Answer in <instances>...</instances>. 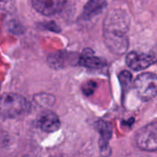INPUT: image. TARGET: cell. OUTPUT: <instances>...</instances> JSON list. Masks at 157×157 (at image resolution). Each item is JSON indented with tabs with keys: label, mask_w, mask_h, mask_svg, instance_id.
<instances>
[{
	"label": "cell",
	"mask_w": 157,
	"mask_h": 157,
	"mask_svg": "<svg viewBox=\"0 0 157 157\" xmlns=\"http://www.w3.org/2000/svg\"><path fill=\"white\" fill-rule=\"evenodd\" d=\"M134 87L137 95L143 101L152 100L156 96V75L147 72L138 75L134 82Z\"/></svg>",
	"instance_id": "obj_3"
},
{
	"label": "cell",
	"mask_w": 157,
	"mask_h": 157,
	"mask_svg": "<svg viewBox=\"0 0 157 157\" xmlns=\"http://www.w3.org/2000/svg\"><path fill=\"white\" fill-rule=\"evenodd\" d=\"M32 6L35 10L44 16L54 15L65 5L66 0H32Z\"/></svg>",
	"instance_id": "obj_6"
},
{
	"label": "cell",
	"mask_w": 157,
	"mask_h": 157,
	"mask_svg": "<svg viewBox=\"0 0 157 157\" xmlns=\"http://www.w3.org/2000/svg\"><path fill=\"white\" fill-rule=\"evenodd\" d=\"M106 6L104 0H89L84 7V17L89 18L100 13Z\"/></svg>",
	"instance_id": "obj_9"
},
{
	"label": "cell",
	"mask_w": 157,
	"mask_h": 157,
	"mask_svg": "<svg viewBox=\"0 0 157 157\" xmlns=\"http://www.w3.org/2000/svg\"><path fill=\"white\" fill-rule=\"evenodd\" d=\"M97 128L98 132L100 133V147L101 149H105L108 147V142L111 138V126L109 123L100 121L97 123Z\"/></svg>",
	"instance_id": "obj_10"
},
{
	"label": "cell",
	"mask_w": 157,
	"mask_h": 157,
	"mask_svg": "<svg viewBox=\"0 0 157 157\" xmlns=\"http://www.w3.org/2000/svg\"><path fill=\"white\" fill-rule=\"evenodd\" d=\"M96 87H97L96 82H94V81H89V82L86 83V84L83 86V92L85 93V95L89 96V95H91V94L94 92V90L96 89Z\"/></svg>",
	"instance_id": "obj_11"
},
{
	"label": "cell",
	"mask_w": 157,
	"mask_h": 157,
	"mask_svg": "<svg viewBox=\"0 0 157 157\" xmlns=\"http://www.w3.org/2000/svg\"><path fill=\"white\" fill-rule=\"evenodd\" d=\"M129 27L130 18L124 11L113 10L108 14L104 21V37L111 52L121 54L127 51Z\"/></svg>",
	"instance_id": "obj_1"
},
{
	"label": "cell",
	"mask_w": 157,
	"mask_h": 157,
	"mask_svg": "<svg viewBox=\"0 0 157 157\" xmlns=\"http://www.w3.org/2000/svg\"><path fill=\"white\" fill-rule=\"evenodd\" d=\"M29 109L27 99L16 93H6L0 97V116L5 119L18 118Z\"/></svg>",
	"instance_id": "obj_2"
},
{
	"label": "cell",
	"mask_w": 157,
	"mask_h": 157,
	"mask_svg": "<svg viewBox=\"0 0 157 157\" xmlns=\"http://www.w3.org/2000/svg\"><path fill=\"white\" fill-rule=\"evenodd\" d=\"M137 146L144 151L155 152L157 150V122L154 121L141 129L135 138Z\"/></svg>",
	"instance_id": "obj_4"
},
{
	"label": "cell",
	"mask_w": 157,
	"mask_h": 157,
	"mask_svg": "<svg viewBox=\"0 0 157 157\" xmlns=\"http://www.w3.org/2000/svg\"><path fill=\"white\" fill-rule=\"evenodd\" d=\"M39 128L45 132H54L61 127L59 117L52 111L47 110L42 112L38 118Z\"/></svg>",
	"instance_id": "obj_7"
},
{
	"label": "cell",
	"mask_w": 157,
	"mask_h": 157,
	"mask_svg": "<svg viewBox=\"0 0 157 157\" xmlns=\"http://www.w3.org/2000/svg\"><path fill=\"white\" fill-rule=\"evenodd\" d=\"M87 52L88 53L86 52V51H85L83 55L81 56V59L79 61L81 65L88 68H100L105 65V62L100 58L96 57L91 50L87 49Z\"/></svg>",
	"instance_id": "obj_8"
},
{
	"label": "cell",
	"mask_w": 157,
	"mask_h": 157,
	"mask_svg": "<svg viewBox=\"0 0 157 157\" xmlns=\"http://www.w3.org/2000/svg\"><path fill=\"white\" fill-rule=\"evenodd\" d=\"M156 57L155 53H144L132 52L127 54L126 63L128 66L134 71H141L155 63Z\"/></svg>",
	"instance_id": "obj_5"
}]
</instances>
